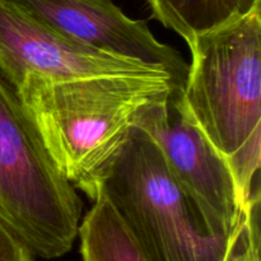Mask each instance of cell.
I'll return each instance as SVG.
<instances>
[{
  "label": "cell",
  "instance_id": "6da1fadb",
  "mask_svg": "<svg viewBox=\"0 0 261 261\" xmlns=\"http://www.w3.org/2000/svg\"><path fill=\"white\" fill-rule=\"evenodd\" d=\"M171 86L168 74L70 81L28 74L15 94L61 173L94 200L102 171L134 126L135 115Z\"/></svg>",
  "mask_w": 261,
  "mask_h": 261
},
{
  "label": "cell",
  "instance_id": "7a4b0ae2",
  "mask_svg": "<svg viewBox=\"0 0 261 261\" xmlns=\"http://www.w3.org/2000/svg\"><path fill=\"white\" fill-rule=\"evenodd\" d=\"M184 98L194 120L229 165L241 205L260 194L261 8L198 36Z\"/></svg>",
  "mask_w": 261,
  "mask_h": 261
},
{
  "label": "cell",
  "instance_id": "3957f363",
  "mask_svg": "<svg viewBox=\"0 0 261 261\" xmlns=\"http://www.w3.org/2000/svg\"><path fill=\"white\" fill-rule=\"evenodd\" d=\"M99 193L116 209L149 261H224L231 237L206 231L158 145L140 127L130 129L103 168Z\"/></svg>",
  "mask_w": 261,
  "mask_h": 261
},
{
  "label": "cell",
  "instance_id": "277c9868",
  "mask_svg": "<svg viewBox=\"0 0 261 261\" xmlns=\"http://www.w3.org/2000/svg\"><path fill=\"white\" fill-rule=\"evenodd\" d=\"M0 76V221L36 257L68 254L83 203Z\"/></svg>",
  "mask_w": 261,
  "mask_h": 261
},
{
  "label": "cell",
  "instance_id": "5b68a950",
  "mask_svg": "<svg viewBox=\"0 0 261 261\" xmlns=\"http://www.w3.org/2000/svg\"><path fill=\"white\" fill-rule=\"evenodd\" d=\"M182 89L171 86L165 97L139 110L134 125L158 145L171 175L206 231L229 239L242 209L236 181L226 158L189 111Z\"/></svg>",
  "mask_w": 261,
  "mask_h": 261
},
{
  "label": "cell",
  "instance_id": "8992f818",
  "mask_svg": "<svg viewBox=\"0 0 261 261\" xmlns=\"http://www.w3.org/2000/svg\"><path fill=\"white\" fill-rule=\"evenodd\" d=\"M28 74L70 81L167 73L68 37L0 0V76L15 92Z\"/></svg>",
  "mask_w": 261,
  "mask_h": 261
},
{
  "label": "cell",
  "instance_id": "52a82bcc",
  "mask_svg": "<svg viewBox=\"0 0 261 261\" xmlns=\"http://www.w3.org/2000/svg\"><path fill=\"white\" fill-rule=\"evenodd\" d=\"M53 30L106 53L162 68L175 87L185 86L189 64L160 42L144 20L132 19L111 0H2Z\"/></svg>",
  "mask_w": 261,
  "mask_h": 261
},
{
  "label": "cell",
  "instance_id": "ba28073f",
  "mask_svg": "<svg viewBox=\"0 0 261 261\" xmlns=\"http://www.w3.org/2000/svg\"><path fill=\"white\" fill-rule=\"evenodd\" d=\"M152 17L190 45L198 36L246 17L261 0H144Z\"/></svg>",
  "mask_w": 261,
  "mask_h": 261
},
{
  "label": "cell",
  "instance_id": "9c48e42d",
  "mask_svg": "<svg viewBox=\"0 0 261 261\" xmlns=\"http://www.w3.org/2000/svg\"><path fill=\"white\" fill-rule=\"evenodd\" d=\"M93 201L78 228L82 261H149L106 195Z\"/></svg>",
  "mask_w": 261,
  "mask_h": 261
},
{
  "label": "cell",
  "instance_id": "30bf717a",
  "mask_svg": "<svg viewBox=\"0 0 261 261\" xmlns=\"http://www.w3.org/2000/svg\"><path fill=\"white\" fill-rule=\"evenodd\" d=\"M260 247V194H257L242 206L224 261H261Z\"/></svg>",
  "mask_w": 261,
  "mask_h": 261
},
{
  "label": "cell",
  "instance_id": "8fae6325",
  "mask_svg": "<svg viewBox=\"0 0 261 261\" xmlns=\"http://www.w3.org/2000/svg\"><path fill=\"white\" fill-rule=\"evenodd\" d=\"M0 261H36L27 246L0 221Z\"/></svg>",
  "mask_w": 261,
  "mask_h": 261
}]
</instances>
